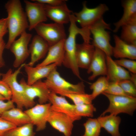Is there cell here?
Segmentation results:
<instances>
[{
	"instance_id": "obj_37",
	"label": "cell",
	"mask_w": 136,
	"mask_h": 136,
	"mask_svg": "<svg viewBox=\"0 0 136 136\" xmlns=\"http://www.w3.org/2000/svg\"><path fill=\"white\" fill-rule=\"evenodd\" d=\"M14 107V103L11 100L6 102L0 100V117L4 112Z\"/></svg>"
},
{
	"instance_id": "obj_2",
	"label": "cell",
	"mask_w": 136,
	"mask_h": 136,
	"mask_svg": "<svg viewBox=\"0 0 136 136\" xmlns=\"http://www.w3.org/2000/svg\"><path fill=\"white\" fill-rule=\"evenodd\" d=\"M5 7L8 13L6 19L9 32L5 48L9 49L16 37L28 28L29 23L26 13L19 0H9L5 4Z\"/></svg>"
},
{
	"instance_id": "obj_5",
	"label": "cell",
	"mask_w": 136,
	"mask_h": 136,
	"mask_svg": "<svg viewBox=\"0 0 136 136\" xmlns=\"http://www.w3.org/2000/svg\"><path fill=\"white\" fill-rule=\"evenodd\" d=\"M89 29L92 36V44L95 48L103 51L106 56L111 57L113 47L110 43V32L107 30H111L110 25L102 18Z\"/></svg>"
},
{
	"instance_id": "obj_13",
	"label": "cell",
	"mask_w": 136,
	"mask_h": 136,
	"mask_svg": "<svg viewBox=\"0 0 136 136\" xmlns=\"http://www.w3.org/2000/svg\"><path fill=\"white\" fill-rule=\"evenodd\" d=\"M74 122L65 114L51 109L47 119V122L53 128L64 136L71 135Z\"/></svg>"
},
{
	"instance_id": "obj_20",
	"label": "cell",
	"mask_w": 136,
	"mask_h": 136,
	"mask_svg": "<svg viewBox=\"0 0 136 136\" xmlns=\"http://www.w3.org/2000/svg\"><path fill=\"white\" fill-rule=\"evenodd\" d=\"M58 66V63H54L42 66L33 67L25 63L23 67L27 76V84L31 85L42 78H46Z\"/></svg>"
},
{
	"instance_id": "obj_11",
	"label": "cell",
	"mask_w": 136,
	"mask_h": 136,
	"mask_svg": "<svg viewBox=\"0 0 136 136\" xmlns=\"http://www.w3.org/2000/svg\"><path fill=\"white\" fill-rule=\"evenodd\" d=\"M19 83L24 88L27 96L31 100L34 101L35 98L37 97L40 104L46 103L49 101L51 91L47 88L44 81L41 80L29 85L23 78Z\"/></svg>"
},
{
	"instance_id": "obj_35",
	"label": "cell",
	"mask_w": 136,
	"mask_h": 136,
	"mask_svg": "<svg viewBox=\"0 0 136 136\" xmlns=\"http://www.w3.org/2000/svg\"><path fill=\"white\" fill-rule=\"evenodd\" d=\"M1 75L0 73V94L6 100H11L12 96L11 90L8 84L2 80Z\"/></svg>"
},
{
	"instance_id": "obj_15",
	"label": "cell",
	"mask_w": 136,
	"mask_h": 136,
	"mask_svg": "<svg viewBox=\"0 0 136 136\" xmlns=\"http://www.w3.org/2000/svg\"><path fill=\"white\" fill-rule=\"evenodd\" d=\"M49 101L51 103V109L63 113L70 117L74 121L79 120L81 117L77 116L75 113L74 105L69 103L63 96L51 92Z\"/></svg>"
},
{
	"instance_id": "obj_23",
	"label": "cell",
	"mask_w": 136,
	"mask_h": 136,
	"mask_svg": "<svg viewBox=\"0 0 136 136\" xmlns=\"http://www.w3.org/2000/svg\"><path fill=\"white\" fill-rule=\"evenodd\" d=\"M0 117L17 127L31 123L27 114L17 107H14L5 111Z\"/></svg>"
},
{
	"instance_id": "obj_25",
	"label": "cell",
	"mask_w": 136,
	"mask_h": 136,
	"mask_svg": "<svg viewBox=\"0 0 136 136\" xmlns=\"http://www.w3.org/2000/svg\"><path fill=\"white\" fill-rule=\"evenodd\" d=\"M123 13L121 18L114 23L115 28L113 31L117 32L124 24L127 22L133 17L136 16V0H126L122 3Z\"/></svg>"
},
{
	"instance_id": "obj_8",
	"label": "cell",
	"mask_w": 136,
	"mask_h": 136,
	"mask_svg": "<svg viewBox=\"0 0 136 136\" xmlns=\"http://www.w3.org/2000/svg\"><path fill=\"white\" fill-rule=\"evenodd\" d=\"M34 29L37 35L46 42L50 47L66 38L63 25L55 23H41L37 25Z\"/></svg>"
},
{
	"instance_id": "obj_33",
	"label": "cell",
	"mask_w": 136,
	"mask_h": 136,
	"mask_svg": "<svg viewBox=\"0 0 136 136\" xmlns=\"http://www.w3.org/2000/svg\"><path fill=\"white\" fill-rule=\"evenodd\" d=\"M118 83L123 91L129 96L136 97V86L129 79H126L118 82Z\"/></svg>"
},
{
	"instance_id": "obj_22",
	"label": "cell",
	"mask_w": 136,
	"mask_h": 136,
	"mask_svg": "<svg viewBox=\"0 0 136 136\" xmlns=\"http://www.w3.org/2000/svg\"><path fill=\"white\" fill-rule=\"evenodd\" d=\"M107 74L106 76L110 82H119L129 79L130 74L129 71L117 64L111 56H106Z\"/></svg>"
},
{
	"instance_id": "obj_14",
	"label": "cell",
	"mask_w": 136,
	"mask_h": 136,
	"mask_svg": "<svg viewBox=\"0 0 136 136\" xmlns=\"http://www.w3.org/2000/svg\"><path fill=\"white\" fill-rule=\"evenodd\" d=\"M106 56L103 51L95 48L92 59L87 69V73L88 74H91L88 77L89 80H93L99 76H107Z\"/></svg>"
},
{
	"instance_id": "obj_38",
	"label": "cell",
	"mask_w": 136,
	"mask_h": 136,
	"mask_svg": "<svg viewBox=\"0 0 136 136\" xmlns=\"http://www.w3.org/2000/svg\"><path fill=\"white\" fill-rule=\"evenodd\" d=\"M42 4L52 6H56L66 3V0H32Z\"/></svg>"
},
{
	"instance_id": "obj_18",
	"label": "cell",
	"mask_w": 136,
	"mask_h": 136,
	"mask_svg": "<svg viewBox=\"0 0 136 136\" xmlns=\"http://www.w3.org/2000/svg\"><path fill=\"white\" fill-rule=\"evenodd\" d=\"M115 46L112 55L117 59H136V45L129 44L122 40L116 35L114 36Z\"/></svg>"
},
{
	"instance_id": "obj_21",
	"label": "cell",
	"mask_w": 136,
	"mask_h": 136,
	"mask_svg": "<svg viewBox=\"0 0 136 136\" xmlns=\"http://www.w3.org/2000/svg\"><path fill=\"white\" fill-rule=\"evenodd\" d=\"M64 40H62L55 45L50 47L47 55L45 59L36 66H42L54 63H58L59 66L62 65L64 56Z\"/></svg>"
},
{
	"instance_id": "obj_19",
	"label": "cell",
	"mask_w": 136,
	"mask_h": 136,
	"mask_svg": "<svg viewBox=\"0 0 136 136\" xmlns=\"http://www.w3.org/2000/svg\"><path fill=\"white\" fill-rule=\"evenodd\" d=\"M95 48L90 43L77 44L76 60L79 68L87 69L93 57Z\"/></svg>"
},
{
	"instance_id": "obj_41",
	"label": "cell",
	"mask_w": 136,
	"mask_h": 136,
	"mask_svg": "<svg viewBox=\"0 0 136 136\" xmlns=\"http://www.w3.org/2000/svg\"><path fill=\"white\" fill-rule=\"evenodd\" d=\"M129 80L136 86V74L131 73Z\"/></svg>"
},
{
	"instance_id": "obj_6",
	"label": "cell",
	"mask_w": 136,
	"mask_h": 136,
	"mask_svg": "<svg viewBox=\"0 0 136 136\" xmlns=\"http://www.w3.org/2000/svg\"><path fill=\"white\" fill-rule=\"evenodd\" d=\"M102 94L108 99L109 104L108 108L100 116H104L107 113L117 115L124 113L130 116L133 114L136 109V98L131 96L112 95L103 92Z\"/></svg>"
},
{
	"instance_id": "obj_7",
	"label": "cell",
	"mask_w": 136,
	"mask_h": 136,
	"mask_svg": "<svg viewBox=\"0 0 136 136\" xmlns=\"http://www.w3.org/2000/svg\"><path fill=\"white\" fill-rule=\"evenodd\" d=\"M109 10L105 4H101L93 8L88 7L86 2L83 4L82 10L78 12L73 13L77 22L82 28H89L103 18L104 14Z\"/></svg>"
},
{
	"instance_id": "obj_26",
	"label": "cell",
	"mask_w": 136,
	"mask_h": 136,
	"mask_svg": "<svg viewBox=\"0 0 136 136\" xmlns=\"http://www.w3.org/2000/svg\"><path fill=\"white\" fill-rule=\"evenodd\" d=\"M120 38L129 44L136 45V16L121 27Z\"/></svg>"
},
{
	"instance_id": "obj_31",
	"label": "cell",
	"mask_w": 136,
	"mask_h": 136,
	"mask_svg": "<svg viewBox=\"0 0 136 136\" xmlns=\"http://www.w3.org/2000/svg\"><path fill=\"white\" fill-rule=\"evenodd\" d=\"M64 96L71 100L75 105L92 104L93 100L91 94L85 93L67 94Z\"/></svg>"
},
{
	"instance_id": "obj_16",
	"label": "cell",
	"mask_w": 136,
	"mask_h": 136,
	"mask_svg": "<svg viewBox=\"0 0 136 136\" xmlns=\"http://www.w3.org/2000/svg\"><path fill=\"white\" fill-rule=\"evenodd\" d=\"M44 4L47 17L54 23L63 25L70 22L72 11L69 9L66 3L56 6Z\"/></svg>"
},
{
	"instance_id": "obj_32",
	"label": "cell",
	"mask_w": 136,
	"mask_h": 136,
	"mask_svg": "<svg viewBox=\"0 0 136 136\" xmlns=\"http://www.w3.org/2000/svg\"><path fill=\"white\" fill-rule=\"evenodd\" d=\"M103 92L113 95L131 96L123 91L118 82H109L108 88Z\"/></svg>"
},
{
	"instance_id": "obj_29",
	"label": "cell",
	"mask_w": 136,
	"mask_h": 136,
	"mask_svg": "<svg viewBox=\"0 0 136 136\" xmlns=\"http://www.w3.org/2000/svg\"><path fill=\"white\" fill-rule=\"evenodd\" d=\"M83 125L85 131L82 136H99L101 127L97 119L89 118Z\"/></svg>"
},
{
	"instance_id": "obj_34",
	"label": "cell",
	"mask_w": 136,
	"mask_h": 136,
	"mask_svg": "<svg viewBox=\"0 0 136 136\" xmlns=\"http://www.w3.org/2000/svg\"><path fill=\"white\" fill-rule=\"evenodd\" d=\"M118 65L128 70L131 73L136 74V61L126 58H121L114 60Z\"/></svg>"
},
{
	"instance_id": "obj_24",
	"label": "cell",
	"mask_w": 136,
	"mask_h": 136,
	"mask_svg": "<svg viewBox=\"0 0 136 136\" xmlns=\"http://www.w3.org/2000/svg\"><path fill=\"white\" fill-rule=\"evenodd\" d=\"M101 128H104L112 136H120L119 127L121 119L119 116L110 114L100 116L97 118Z\"/></svg>"
},
{
	"instance_id": "obj_39",
	"label": "cell",
	"mask_w": 136,
	"mask_h": 136,
	"mask_svg": "<svg viewBox=\"0 0 136 136\" xmlns=\"http://www.w3.org/2000/svg\"><path fill=\"white\" fill-rule=\"evenodd\" d=\"M8 32L6 18L0 19V40Z\"/></svg>"
},
{
	"instance_id": "obj_36",
	"label": "cell",
	"mask_w": 136,
	"mask_h": 136,
	"mask_svg": "<svg viewBox=\"0 0 136 136\" xmlns=\"http://www.w3.org/2000/svg\"><path fill=\"white\" fill-rule=\"evenodd\" d=\"M16 127L13 124L0 117V136H4L7 131Z\"/></svg>"
},
{
	"instance_id": "obj_28",
	"label": "cell",
	"mask_w": 136,
	"mask_h": 136,
	"mask_svg": "<svg viewBox=\"0 0 136 136\" xmlns=\"http://www.w3.org/2000/svg\"><path fill=\"white\" fill-rule=\"evenodd\" d=\"M34 126L30 123L16 127L7 131L4 136H34Z\"/></svg>"
},
{
	"instance_id": "obj_42",
	"label": "cell",
	"mask_w": 136,
	"mask_h": 136,
	"mask_svg": "<svg viewBox=\"0 0 136 136\" xmlns=\"http://www.w3.org/2000/svg\"><path fill=\"white\" fill-rule=\"evenodd\" d=\"M0 100H6V99L3 96L0 94Z\"/></svg>"
},
{
	"instance_id": "obj_30",
	"label": "cell",
	"mask_w": 136,
	"mask_h": 136,
	"mask_svg": "<svg viewBox=\"0 0 136 136\" xmlns=\"http://www.w3.org/2000/svg\"><path fill=\"white\" fill-rule=\"evenodd\" d=\"M96 108L92 104H84L78 105H74V111L77 116L92 117Z\"/></svg>"
},
{
	"instance_id": "obj_27",
	"label": "cell",
	"mask_w": 136,
	"mask_h": 136,
	"mask_svg": "<svg viewBox=\"0 0 136 136\" xmlns=\"http://www.w3.org/2000/svg\"><path fill=\"white\" fill-rule=\"evenodd\" d=\"M109 82L107 76H103L99 77L91 85L90 88L92 90L91 95L93 100L107 89Z\"/></svg>"
},
{
	"instance_id": "obj_10",
	"label": "cell",
	"mask_w": 136,
	"mask_h": 136,
	"mask_svg": "<svg viewBox=\"0 0 136 136\" xmlns=\"http://www.w3.org/2000/svg\"><path fill=\"white\" fill-rule=\"evenodd\" d=\"M51 103L37 104L24 111L29 117L31 123L36 127L37 131L42 130L46 127L51 110Z\"/></svg>"
},
{
	"instance_id": "obj_4",
	"label": "cell",
	"mask_w": 136,
	"mask_h": 136,
	"mask_svg": "<svg viewBox=\"0 0 136 136\" xmlns=\"http://www.w3.org/2000/svg\"><path fill=\"white\" fill-rule=\"evenodd\" d=\"M56 68L51 71L44 81L51 92L63 96L67 94L85 93L83 82L76 84L70 83L61 76Z\"/></svg>"
},
{
	"instance_id": "obj_17",
	"label": "cell",
	"mask_w": 136,
	"mask_h": 136,
	"mask_svg": "<svg viewBox=\"0 0 136 136\" xmlns=\"http://www.w3.org/2000/svg\"><path fill=\"white\" fill-rule=\"evenodd\" d=\"M49 47L47 42L41 37L37 35L35 36L30 45L29 51L30 60L27 64L33 66L47 54Z\"/></svg>"
},
{
	"instance_id": "obj_9",
	"label": "cell",
	"mask_w": 136,
	"mask_h": 136,
	"mask_svg": "<svg viewBox=\"0 0 136 136\" xmlns=\"http://www.w3.org/2000/svg\"><path fill=\"white\" fill-rule=\"evenodd\" d=\"M31 37V34L25 31L19 39L14 40L11 45L9 49L15 56L13 63L15 68H18L23 64L29 55L28 46Z\"/></svg>"
},
{
	"instance_id": "obj_1",
	"label": "cell",
	"mask_w": 136,
	"mask_h": 136,
	"mask_svg": "<svg viewBox=\"0 0 136 136\" xmlns=\"http://www.w3.org/2000/svg\"><path fill=\"white\" fill-rule=\"evenodd\" d=\"M76 22L74 15L72 14L70 22L69 35L64 42V53L62 64L70 69L76 76L81 79L76 62V37L79 34L84 41H87L90 39L91 33L88 28L78 27Z\"/></svg>"
},
{
	"instance_id": "obj_40",
	"label": "cell",
	"mask_w": 136,
	"mask_h": 136,
	"mask_svg": "<svg viewBox=\"0 0 136 136\" xmlns=\"http://www.w3.org/2000/svg\"><path fill=\"white\" fill-rule=\"evenodd\" d=\"M6 44L3 39L0 40V68L5 65V62L3 57L4 50L5 48Z\"/></svg>"
},
{
	"instance_id": "obj_3",
	"label": "cell",
	"mask_w": 136,
	"mask_h": 136,
	"mask_svg": "<svg viewBox=\"0 0 136 136\" xmlns=\"http://www.w3.org/2000/svg\"><path fill=\"white\" fill-rule=\"evenodd\" d=\"M25 63L20 65L14 72L9 69L5 73H2V80L9 86L12 92L11 100L16 105L17 107L22 109L23 108H30L35 105V101L29 99L27 96L24 89L17 80V77L23 67Z\"/></svg>"
},
{
	"instance_id": "obj_12",
	"label": "cell",
	"mask_w": 136,
	"mask_h": 136,
	"mask_svg": "<svg viewBox=\"0 0 136 136\" xmlns=\"http://www.w3.org/2000/svg\"><path fill=\"white\" fill-rule=\"evenodd\" d=\"M24 2L25 13L28 21L29 30H31L39 24L47 20L44 4L27 0H24Z\"/></svg>"
}]
</instances>
